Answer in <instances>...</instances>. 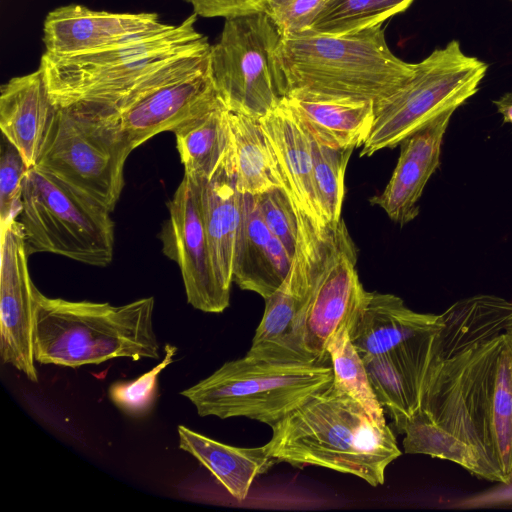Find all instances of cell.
<instances>
[{
  "instance_id": "1",
  "label": "cell",
  "mask_w": 512,
  "mask_h": 512,
  "mask_svg": "<svg viewBox=\"0 0 512 512\" xmlns=\"http://www.w3.org/2000/svg\"><path fill=\"white\" fill-rule=\"evenodd\" d=\"M403 448L512 483V340L502 333L432 368Z\"/></svg>"
},
{
  "instance_id": "2",
  "label": "cell",
  "mask_w": 512,
  "mask_h": 512,
  "mask_svg": "<svg viewBox=\"0 0 512 512\" xmlns=\"http://www.w3.org/2000/svg\"><path fill=\"white\" fill-rule=\"evenodd\" d=\"M265 444L276 461L318 466L382 485L386 468L401 455L391 428L379 425L334 382L275 423Z\"/></svg>"
},
{
  "instance_id": "3",
  "label": "cell",
  "mask_w": 512,
  "mask_h": 512,
  "mask_svg": "<svg viewBox=\"0 0 512 512\" xmlns=\"http://www.w3.org/2000/svg\"><path fill=\"white\" fill-rule=\"evenodd\" d=\"M196 21L193 13L179 24L89 53L45 52L39 68L53 102L84 114L109 109L166 63L210 44Z\"/></svg>"
},
{
  "instance_id": "4",
  "label": "cell",
  "mask_w": 512,
  "mask_h": 512,
  "mask_svg": "<svg viewBox=\"0 0 512 512\" xmlns=\"http://www.w3.org/2000/svg\"><path fill=\"white\" fill-rule=\"evenodd\" d=\"M278 59L288 94L372 101L399 90L413 75L415 63L389 48L382 25L329 35L308 30L281 36Z\"/></svg>"
},
{
  "instance_id": "5",
  "label": "cell",
  "mask_w": 512,
  "mask_h": 512,
  "mask_svg": "<svg viewBox=\"0 0 512 512\" xmlns=\"http://www.w3.org/2000/svg\"><path fill=\"white\" fill-rule=\"evenodd\" d=\"M153 297L121 306L50 298L35 291V361L79 367L114 358L158 359Z\"/></svg>"
},
{
  "instance_id": "6",
  "label": "cell",
  "mask_w": 512,
  "mask_h": 512,
  "mask_svg": "<svg viewBox=\"0 0 512 512\" xmlns=\"http://www.w3.org/2000/svg\"><path fill=\"white\" fill-rule=\"evenodd\" d=\"M332 382V366L325 361L273 362L245 355L180 394L201 417H246L271 427Z\"/></svg>"
},
{
  "instance_id": "7",
  "label": "cell",
  "mask_w": 512,
  "mask_h": 512,
  "mask_svg": "<svg viewBox=\"0 0 512 512\" xmlns=\"http://www.w3.org/2000/svg\"><path fill=\"white\" fill-rule=\"evenodd\" d=\"M295 207L298 239L294 255L303 264L308 285L304 346L318 361H326L329 343L341 329H350L368 291L359 280L356 246L345 222L341 219L335 227L319 229Z\"/></svg>"
},
{
  "instance_id": "8",
  "label": "cell",
  "mask_w": 512,
  "mask_h": 512,
  "mask_svg": "<svg viewBox=\"0 0 512 512\" xmlns=\"http://www.w3.org/2000/svg\"><path fill=\"white\" fill-rule=\"evenodd\" d=\"M488 64L465 54L451 40L415 63L411 78L375 104L371 132L360 156L400 145L407 137L448 110H456L479 90Z\"/></svg>"
},
{
  "instance_id": "9",
  "label": "cell",
  "mask_w": 512,
  "mask_h": 512,
  "mask_svg": "<svg viewBox=\"0 0 512 512\" xmlns=\"http://www.w3.org/2000/svg\"><path fill=\"white\" fill-rule=\"evenodd\" d=\"M110 213L37 166L24 177L20 223L29 254L48 252L107 266L114 250Z\"/></svg>"
},
{
  "instance_id": "10",
  "label": "cell",
  "mask_w": 512,
  "mask_h": 512,
  "mask_svg": "<svg viewBox=\"0 0 512 512\" xmlns=\"http://www.w3.org/2000/svg\"><path fill=\"white\" fill-rule=\"evenodd\" d=\"M280 34L266 13L225 19L211 45L216 91L233 112L260 119L288 95L278 59Z\"/></svg>"
},
{
  "instance_id": "11",
  "label": "cell",
  "mask_w": 512,
  "mask_h": 512,
  "mask_svg": "<svg viewBox=\"0 0 512 512\" xmlns=\"http://www.w3.org/2000/svg\"><path fill=\"white\" fill-rule=\"evenodd\" d=\"M131 151L108 119L59 108L54 132L35 166L112 212Z\"/></svg>"
},
{
  "instance_id": "12",
  "label": "cell",
  "mask_w": 512,
  "mask_h": 512,
  "mask_svg": "<svg viewBox=\"0 0 512 512\" xmlns=\"http://www.w3.org/2000/svg\"><path fill=\"white\" fill-rule=\"evenodd\" d=\"M210 50L208 44L168 62L131 94L93 116L111 121L132 150L161 132L172 131L218 96Z\"/></svg>"
},
{
  "instance_id": "13",
  "label": "cell",
  "mask_w": 512,
  "mask_h": 512,
  "mask_svg": "<svg viewBox=\"0 0 512 512\" xmlns=\"http://www.w3.org/2000/svg\"><path fill=\"white\" fill-rule=\"evenodd\" d=\"M167 207L169 219L159 238L164 254L180 268L188 303L202 312H223L229 306L230 293L221 287L213 267L200 184L184 175Z\"/></svg>"
},
{
  "instance_id": "14",
  "label": "cell",
  "mask_w": 512,
  "mask_h": 512,
  "mask_svg": "<svg viewBox=\"0 0 512 512\" xmlns=\"http://www.w3.org/2000/svg\"><path fill=\"white\" fill-rule=\"evenodd\" d=\"M28 249L20 221L1 224L0 355L33 381L35 291L28 271Z\"/></svg>"
},
{
  "instance_id": "15",
  "label": "cell",
  "mask_w": 512,
  "mask_h": 512,
  "mask_svg": "<svg viewBox=\"0 0 512 512\" xmlns=\"http://www.w3.org/2000/svg\"><path fill=\"white\" fill-rule=\"evenodd\" d=\"M157 13L96 11L79 4L50 11L43 24L45 52L75 55L105 49L169 27Z\"/></svg>"
},
{
  "instance_id": "16",
  "label": "cell",
  "mask_w": 512,
  "mask_h": 512,
  "mask_svg": "<svg viewBox=\"0 0 512 512\" xmlns=\"http://www.w3.org/2000/svg\"><path fill=\"white\" fill-rule=\"evenodd\" d=\"M441 327V326H440ZM440 329V328H439ZM439 329L413 337L364 361L371 385L399 433L417 412Z\"/></svg>"
},
{
  "instance_id": "17",
  "label": "cell",
  "mask_w": 512,
  "mask_h": 512,
  "mask_svg": "<svg viewBox=\"0 0 512 512\" xmlns=\"http://www.w3.org/2000/svg\"><path fill=\"white\" fill-rule=\"evenodd\" d=\"M307 296L305 269L294 255L282 285L264 299V314L246 356L273 362H319L304 346Z\"/></svg>"
},
{
  "instance_id": "18",
  "label": "cell",
  "mask_w": 512,
  "mask_h": 512,
  "mask_svg": "<svg viewBox=\"0 0 512 512\" xmlns=\"http://www.w3.org/2000/svg\"><path fill=\"white\" fill-rule=\"evenodd\" d=\"M455 111L444 112L401 142L390 180L382 193L370 199L392 221L404 225L418 216V201L440 165L443 138Z\"/></svg>"
},
{
  "instance_id": "19",
  "label": "cell",
  "mask_w": 512,
  "mask_h": 512,
  "mask_svg": "<svg viewBox=\"0 0 512 512\" xmlns=\"http://www.w3.org/2000/svg\"><path fill=\"white\" fill-rule=\"evenodd\" d=\"M59 108L47 89L42 70L11 78L1 86L2 135L29 167L43 154L57 124Z\"/></svg>"
},
{
  "instance_id": "20",
  "label": "cell",
  "mask_w": 512,
  "mask_h": 512,
  "mask_svg": "<svg viewBox=\"0 0 512 512\" xmlns=\"http://www.w3.org/2000/svg\"><path fill=\"white\" fill-rule=\"evenodd\" d=\"M200 184L204 228L215 274L230 293L243 193L238 190L231 146L212 176Z\"/></svg>"
},
{
  "instance_id": "21",
  "label": "cell",
  "mask_w": 512,
  "mask_h": 512,
  "mask_svg": "<svg viewBox=\"0 0 512 512\" xmlns=\"http://www.w3.org/2000/svg\"><path fill=\"white\" fill-rule=\"evenodd\" d=\"M259 121L276 157L286 192L319 229L327 227L314 190L311 137L283 101Z\"/></svg>"
},
{
  "instance_id": "22",
  "label": "cell",
  "mask_w": 512,
  "mask_h": 512,
  "mask_svg": "<svg viewBox=\"0 0 512 512\" xmlns=\"http://www.w3.org/2000/svg\"><path fill=\"white\" fill-rule=\"evenodd\" d=\"M292 257L262 221L253 195L243 194V211L236 241L233 282L264 299L284 282Z\"/></svg>"
},
{
  "instance_id": "23",
  "label": "cell",
  "mask_w": 512,
  "mask_h": 512,
  "mask_svg": "<svg viewBox=\"0 0 512 512\" xmlns=\"http://www.w3.org/2000/svg\"><path fill=\"white\" fill-rule=\"evenodd\" d=\"M283 103L314 140L333 148L362 147L374 118L372 101L291 92Z\"/></svg>"
},
{
  "instance_id": "24",
  "label": "cell",
  "mask_w": 512,
  "mask_h": 512,
  "mask_svg": "<svg viewBox=\"0 0 512 512\" xmlns=\"http://www.w3.org/2000/svg\"><path fill=\"white\" fill-rule=\"evenodd\" d=\"M440 326V315L413 311L393 294L368 292L349 333L353 345L366 360Z\"/></svg>"
},
{
  "instance_id": "25",
  "label": "cell",
  "mask_w": 512,
  "mask_h": 512,
  "mask_svg": "<svg viewBox=\"0 0 512 512\" xmlns=\"http://www.w3.org/2000/svg\"><path fill=\"white\" fill-rule=\"evenodd\" d=\"M512 302L495 295L461 299L440 314L429 371L441 362L505 332Z\"/></svg>"
},
{
  "instance_id": "26",
  "label": "cell",
  "mask_w": 512,
  "mask_h": 512,
  "mask_svg": "<svg viewBox=\"0 0 512 512\" xmlns=\"http://www.w3.org/2000/svg\"><path fill=\"white\" fill-rule=\"evenodd\" d=\"M172 132L184 175L196 183L209 179L231 146L229 109L219 95L178 124Z\"/></svg>"
},
{
  "instance_id": "27",
  "label": "cell",
  "mask_w": 512,
  "mask_h": 512,
  "mask_svg": "<svg viewBox=\"0 0 512 512\" xmlns=\"http://www.w3.org/2000/svg\"><path fill=\"white\" fill-rule=\"evenodd\" d=\"M178 435L179 448L195 457L238 501L246 499L257 476L276 464L265 445L254 448L235 447L184 425L178 426Z\"/></svg>"
},
{
  "instance_id": "28",
  "label": "cell",
  "mask_w": 512,
  "mask_h": 512,
  "mask_svg": "<svg viewBox=\"0 0 512 512\" xmlns=\"http://www.w3.org/2000/svg\"><path fill=\"white\" fill-rule=\"evenodd\" d=\"M229 121L238 190L257 195L274 187L286 189L259 119L229 110Z\"/></svg>"
},
{
  "instance_id": "29",
  "label": "cell",
  "mask_w": 512,
  "mask_h": 512,
  "mask_svg": "<svg viewBox=\"0 0 512 512\" xmlns=\"http://www.w3.org/2000/svg\"><path fill=\"white\" fill-rule=\"evenodd\" d=\"M414 0H327L312 29L329 35H344L382 25L404 12Z\"/></svg>"
},
{
  "instance_id": "30",
  "label": "cell",
  "mask_w": 512,
  "mask_h": 512,
  "mask_svg": "<svg viewBox=\"0 0 512 512\" xmlns=\"http://www.w3.org/2000/svg\"><path fill=\"white\" fill-rule=\"evenodd\" d=\"M333 382L359 402L379 425H385L384 408L371 385L364 361L353 345L349 327L341 329L327 347Z\"/></svg>"
},
{
  "instance_id": "31",
  "label": "cell",
  "mask_w": 512,
  "mask_h": 512,
  "mask_svg": "<svg viewBox=\"0 0 512 512\" xmlns=\"http://www.w3.org/2000/svg\"><path fill=\"white\" fill-rule=\"evenodd\" d=\"M311 141L316 198L326 225L335 227L341 221L345 172L354 149L329 147L313 138Z\"/></svg>"
},
{
  "instance_id": "32",
  "label": "cell",
  "mask_w": 512,
  "mask_h": 512,
  "mask_svg": "<svg viewBox=\"0 0 512 512\" xmlns=\"http://www.w3.org/2000/svg\"><path fill=\"white\" fill-rule=\"evenodd\" d=\"M176 351L175 346L167 343L164 347V358L150 371L133 381L113 383L109 388V397L112 402L131 417H142L148 414L156 400L158 376L173 362Z\"/></svg>"
},
{
  "instance_id": "33",
  "label": "cell",
  "mask_w": 512,
  "mask_h": 512,
  "mask_svg": "<svg viewBox=\"0 0 512 512\" xmlns=\"http://www.w3.org/2000/svg\"><path fill=\"white\" fill-rule=\"evenodd\" d=\"M253 196L262 221L293 258L298 239V217L293 200L281 187Z\"/></svg>"
},
{
  "instance_id": "34",
  "label": "cell",
  "mask_w": 512,
  "mask_h": 512,
  "mask_svg": "<svg viewBox=\"0 0 512 512\" xmlns=\"http://www.w3.org/2000/svg\"><path fill=\"white\" fill-rule=\"evenodd\" d=\"M3 136V135H2ZM0 154L1 224L16 218L22 208L24 177L30 168L24 158L4 136Z\"/></svg>"
},
{
  "instance_id": "35",
  "label": "cell",
  "mask_w": 512,
  "mask_h": 512,
  "mask_svg": "<svg viewBox=\"0 0 512 512\" xmlns=\"http://www.w3.org/2000/svg\"><path fill=\"white\" fill-rule=\"evenodd\" d=\"M327 0H277L266 14L280 36L294 35L312 29Z\"/></svg>"
},
{
  "instance_id": "36",
  "label": "cell",
  "mask_w": 512,
  "mask_h": 512,
  "mask_svg": "<svg viewBox=\"0 0 512 512\" xmlns=\"http://www.w3.org/2000/svg\"><path fill=\"white\" fill-rule=\"evenodd\" d=\"M196 16L203 18H232L236 16L266 13L277 0H183Z\"/></svg>"
},
{
  "instance_id": "37",
  "label": "cell",
  "mask_w": 512,
  "mask_h": 512,
  "mask_svg": "<svg viewBox=\"0 0 512 512\" xmlns=\"http://www.w3.org/2000/svg\"><path fill=\"white\" fill-rule=\"evenodd\" d=\"M509 488L504 492L488 493L483 496L479 501H474L473 504H512V483L506 485Z\"/></svg>"
},
{
  "instance_id": "38",
  "label": "cell",
  "mask_w": 512,
  "mask_h": 512,
  "mask_svg": "<svg viewBox=\"0 0 512 512\" xmlns=\"http://www.w3.org/2000/svg\"><path fill=\"white\" fill-rule=\"evenodd\" d=\"M504 122L512 124V91L505 93L493 101Z\"/></svg>"
},
{
  "instance_id": "39",
  "label": "cell",
  "mask_w": 512,
  "mask_h": 512,
  "mask_svg": "<svg viewBox=\"0 0 512 512\" xmlns=\"http://www.w3.org/2000/svg\"><path fill=\"white\" fill-rule=\"evenodd\" d=\"M504 333L507 334L512 340V313L509 315Z\"/></svg>"
}]
</instances>
